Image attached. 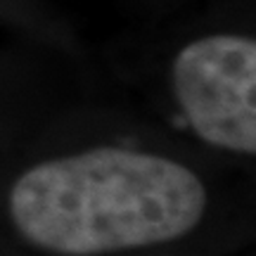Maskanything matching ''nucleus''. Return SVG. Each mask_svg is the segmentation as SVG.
Segmentation results:
<instances>
[{
  "label": "nucleus",
  "mask_w": 256,
  "mask_h": 256,
  "mask_svg": "<svg viewBox=\"0 0 256 256\" xmlns=\"http://www.w3.org/2000/svg\"><path fill=\"white\" fill-rule=\"evenodd\" d=\"M206 211L190 166L126 147H92L31 166L10 190V216L48 252L92 256L188 235Z\"/></svg>",
  "instance_id": "obj_1"
},
{
  "label": "nucleus",
  "mask_w": 256,
  "mask_h": 256,
  "mask_svg": "<svg viewBox=\"0 0 256 256\" xmlns=\"http://www.w3.org/2000/svg\"><path fill=\"white\" fill-rule=\"evenodd\" d=\"M176 102L211 147L256 152V40L214 34L192 40L174 60Z\"/></svg>",
  "instance_id": "obj_2"
}]
</instances>
